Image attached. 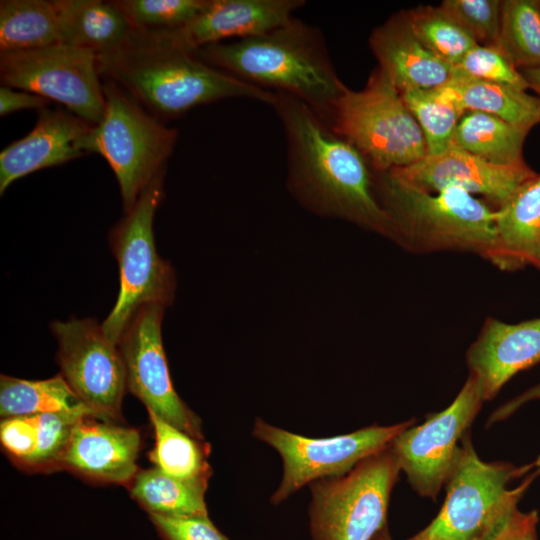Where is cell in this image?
Instances as JSON below:
<instances>
[{
    "instance_id": "6da1fadb",
    "label": "cell",
    "mask_w": 540,
    "mask_h": 540,
    "mask_svg": "<svg viewBox=\"0 0 540 540\" xmlns=\"http://www.w3.org/2000/svg\"><path fill=\"white\" fill-rule=\"evenodd\" d=\"M287 147L289 179L310 206L392 238L367 159L300 99L275 92Z\"/></svg>"
},
{
    "instance_id": "7a4b0ae2",
    "label": "cell",
    "mask_w": 540,
    "mask_h": 540,
    "mask_svg": "<svg viewBox=\"0 0 540 540\" xmlns=\"http://www.w3.org/2000/svg\"><path fill=\"white\" fill-rule=\"evenodd\" d=\"M97 65L103 80L119 86L160 120L229 98H248L272 107L277 101L275 92L204 62L166 31L134 29L122 45L98 54Z\"/></svg>"
},
{
    "instance_id": "3957f363",
    "label": "cell",
    "mask_w": 540,
    "mask_h": 540,
    "mask_svg": "<svg viewBox=\"0 0 540 540\" xmlns=\"http://www.w3.org/2000/svg\"><path fill=\"white\" fill-rule=\"evenodd\" d=\"M192 52L240 80L300 99L326 123L347 88L333 67L321 31L294 17L264 34Z\"/></svg>"
},
{
    "instance_id": "277c9868",
    "label": "cell",
    "mask_w": 540,
    "mask_h": 540,
    "mask_svg": "<svg viewBox=\"0 0 540 540\" xmlns=\"http://www.w3.org/2000/svg\"><path fill=\"white\" fill-rule=\"evenodd\" d=\"M379 201L392 239L414 254L471 253L489 261L496 240V209L456 188L428 192L379 172Z\"/></svg>"
},
{
    "instance_id": "5b68a950",
    "label": "cell",
    "mask_w": 540,
    "mask_h": 540,
    "mask_svg": "<svg viewBox=\"0 0 540 540\" xmlns=\"http://www.w3.org/2000/svg\"><path fill=\"white\" fill-rule=\"evenodd\" d=\"M532 463L486 462L476 453L469 433L461 442L437 516L415 540H492L502 529L535 479Z\"/></svg>"
},
{
    "instance_id": "8992f818",
    "label": "cell",
    "mask_w": 540,
    "mask_h": 540,
    "mask_svg": "<svg viewBox=\"0 0 540 540\" xmlns=\"http://www.w3.org/2000/svg\"><path fill=\"white\" fill-rule=\"evenodd\" d=\"M105 110L101 120L80 139L83 154L98 153L119 184L124 212L165 169L178 132L149 113L119 86L104 80Z\"/></svg>"
},
{
    "instance_id": "52a82bcc",
    "label": "cell",
    "mask_w": 540,
    "mask_h": 540,
    "mask_svg": "<svg viewBox=\"0 0 540 540\" xmlns=\"http://www.w3.org/2000/svg\"><path fill=\"white\" fill-rule=\"evenodd\" d=\"M162 170L141 192L109 235L117 260L120 289L112 310L101 324L110 341L118 345L136 313L147 305L171 304L175 289L174 271L155 246L153 221L164 197Z\"/></svg>"
},
{
    "instance_id": "ba28073f",
    "label": "cell",
    "mask_w": 540,
    "mask_h": 540,
    "mask_svg": "<svg viewBox=\"0 0 540 540\" xmlns=\"http://www.w3.org/2000/svg\"><path fill=\"white\" fill-rule=\"evenodd\" d=\"M327 124L378 172L408 166L427 155L418 122L380 67L363 89L346 88Z\"/></svg>"
},
{
    "instance_id": "9c48e42d",
    "label": "cell",
    "mask_w": 540,
    "mask_h": 540,
    "mask_svg": "<svg viewBox=\"0 0 540 540\" xmlns=\"http://www.w3.org/2000/svg\"><path fill=\"white\" fill-rule=\"evenodd\" d=\"M400 472L389 445L344 475L312 482V539L372 540L387 525L390 496Z\"/></svg>"
},
{
    "instance_id": "30bf717a",
    "label": "cell",
    "mask_w": 540,
    "mask_h": 540,
    "mask_svg": "<svg viewBox=\"0 0 540 540\" xmlns=\"http://www.w3.org/2000/svg\"><path fill=\"white\" fill-rule=\"evenodd\" d=\"M415 420L380 426L371 425L352 433L327 438L295 434L257 419L252 434L281 456L283 475L271 503L280 504L306 484L341 476L363 460L386 449Z\"/></svg>"
},
{
    "instance_id": "8fae6325",
    "label": "cell",
    "mask_w": 540,
    "mask_h": 540,
    "mask_svg": "<svg viewBox=\"0 0 540 540\" xmlns=\"http://www.w3.org/2000/svg\"><path fill=\"white\" fill-rule=\"evenodd\" d=\"M0 79L2 86L56 101L92 125L105 110L97 54L88 49L57 43L0 52Z\"/></svg>"
},
{
    "instance_id": "7c38bea8",
    "label": "cell",
    "mask_w": 540,
    "mask_h": 540,
    "mask_svg": "<svg viewBox=\"0 0 540 540\" xmlns=\"http://www.w3.org/2000/svg\"><path fill=\"white\" fill-rule=\"evenodd\" d=\"M483 402L479 383L469 375L448 407L422 424H412L391 442L401 472L419 496L435 499L445 486Z\"/></svg>"
},
{
    "instance_id": "4fadbf2b",
    "label": "cell",
    "mask_w": 540,
    "mask_h": 540,
    "mask_svg": "<svg viewBox=\"0 0 540 540\" xmlns=\"http://www.w3.org/2000/svg\"><path fill=\"white\" fill-rule=\"evenodd\" d=\"M50 328L58 342L62 376L95 418L116 423L127 388L118 345L92 318L54 321Z\"/></svg>"
},
{
    "instance_id": "5bb4252c",
    "label": "cell",
    "mask_w": 540,
    "mask_h": 540,
    "mask_svg": "<svg viewBox=\"0 0 540 540\" xmlns=\"http://www.w3.org/2000/svg\"><path fill=\"white\" fill-rule=\"evenodd\" d=\"M164 306L141 308L123 332L118 347L127 375V388L147 411L204 440L201 422L176 393L162 343Z\"/></svg>"
},
{
    "instance_id": "9a60e30c",
    "label": "cell",
    "mask_w": 540,
    "mask_h": 540,
    "mask_svg": "<svg viewBox=\"0 0 540 540\" xmlns=\"http://www.w3.org/2000/svg\"><path fill=\"white\" fill-rule=\"evenodd\" d=\"M415 188L439 192L456 188L482 195L499 207L536 173L524 162L499 165L461 148L453 141L441 153L426 155L408 166L386 171Z\"/></svg>"
},
{
    "instance_id": "2e32d148",
    "label": "cell",
    "mask_w": 540,
    "mask_h": 540,
    "mask_svg": "<svg viewBox=\"0 0 540 540\" xmlns=\"http://www.w3.org/2000/svg\"><path fill=\"white\" fill-rule=\"evenodd\" d=\"M466 363L483 400H492L517 373L540 363V318L519 323L486 318Z\"/></svg>"
},
{
    "instance_id": "e0dca14e",
    "label": "cell",
    "mask_w": 540,
    "mask_h": 540,
    "mask_svg": "<svg viewBox=\"0 0 540 540\" xmlns=\"http://www.w3.org/2000/svg\"><path fill=\"white\" fill-rule=\"evenodd\" d=\"M140 449L138 430L87 416L74 426L57 464L95 480L128 484L138 473Z\"/></svg>"
},
{
    "instance_id": "ac0fdd59",
    "label": "cell",
    "mask_w": 540,
    "mask_h": 540,
    "mask_svg": "<svg viewBox=\"0 0 540 540\" xmlns=\"http://www.w3.org/2000/svg\"><path fill=\"white\" fill-rule=\"evenodd\" d=\"M303 0H208L185 25L167 31L178 45L194 51L224 42L269 32L293 18Z\"/></svg>"
},
{
    "instance_id": "d6986e66",
    "label": "cell",
    "mask_w": 540,
    "mask_h": 540,
    "mask_svg": "<svg viewBox=\"0 0 540 540\" xmlns=\"http://www.w3.org/2000/svg\"><path fill=\"white\" fill-rule=\"evenodd\" d=\"M92 126L62 109L38 110L33 129L0 153V194L19 178L84 155L78 143Z\"/></svg>"
},
{
    "instance_id": "ffe728a7",
    "label": "cell",
    "mask_w": 540,
    "mask_h": 540,
    "mask_svg": "<svg viewBox=\"0 0 540 540\" xmlns=\"http://www.w3.org/2000/svg\"><path fill=\"white\" fill-rule=\"evenodd\" d=\"M379 67L399 92L445 85L454 66L425 48L411 32L404 14L375 28L369 39Z\"/></svg>"
},
{
    "instance_id": "44dd1931",
    "label": "cell",
    "mask_w": 540,
    "mask_h": 540,
    "mask_svg": "<svg viewBox=\"0 0 540 540\" xmlns=\"http://www.w3.org/2000/svg\"><path fill=\"white\" fill-rule=\"evenodd\" d=\"M496 240L489 260L502 271L540 269V174L496 208Z\"/></svg>"
},
{
    "instance_id": "7402d4cb",
    "label": "cell",
    "mask_w": 540,
    "mask_h": 540,
    "mask_svg": "<svg viewBox=\"0 0 540 540\" xmlns=\"http://www.w3.org/2000/svg\"><path fill=\"white\" fill-rule=\"evenodd\" d=\"M60 43L102 54L122 45L133 27L112 1L54 0Z\"/></svg>"
},
{
    "instance_id": "603a6c76",
    "label": "cell",
    "mask_w": 540,
    "mask_h": 540,
    "mask_svg": "<svg viewBox=\"0 0 540 540\" xmlns=\"http://www.w3.org/2000/svg\"><path fill=\"white\" fill-rule=\"evenodd\" d=\"M441 88L464 112L491 114L526 130L540 122V96L525 88L455 73Z\"/></svg>"
},
{
    "instance_id": "cb8c5ba5",
    "label": "cell",
    "mask_w": 540,
    "mask_h": 540,
    "mask_svg": "<svg viewBox=\"0 0 540 540\" xmlns=\"http://www.w3.org/2000/svg\"><path fill=\"white\" fill-rule=\"evenodd\" d=\"M47 413H74L94 417L61 373L44 380L1 375L0 415L3 418Z\"/></svg>"
},
{
    "instance_id": "d4e9b609",
    "label": "cell",
    "mask_w": 540,
    "mask_h": 540,
    "mask_svg": "<svg viewBox=\"0 0 540 540\" xmlns=\"http://www.w3.org/2000/svg\"><path fill=\"white\" fill-rule=\"evenodd\" d=\"M208 479H181L154 467L138 471L129 483L130 494L148 515H208L205 502Z\"/></svg>"
},
{
    "instance_id": "484cf974",
    "label": "cell",
    "mask_w": 540,
    "mask_h": 540,
    "mask_svg": "<svg viewBox=\"0 0 540 540\" xmlns=\"http://www.w3.org/2000/svg\"><path fill=\"white\" fill-rule=\"evenodd\" d=\"M57 43L60 29L54 0L0 1V52L33 50Z\"/></svg>"
},
{
    "instance_id": "4316f807",
    "label": "cell",
    "mask_w": 540,
    "mask_h": 540,
    "mask_svg": "<svg viewBox=\"0 0 540 540\" xmlns=\"http://www.w3.org/2000/svg\"><path fill=\"white\" fill-rule=\"evenodd\" d=\"M528 132L494 115L467 111L457 125L453 142L492 163L512 165L523 161Z\"/></svg>"
},
{
    "instance_id": "83f0119b",
    "label": "cell",
    "mask_w": 540,
    "mask_h": 540,
    "mask_svg": "<svg viewBox=\"0 0 540 540\" xmlns=\"http://www.w3.org/2000/svg\"><path fill=\"white\" fill-rule=\"evenodd\" d=\"M154 430L155 444L150 460L156 468L181 479L210 478L207 462L209 446L152 411H147Z\"/></svg>"
},
{
    "instance_id": "f1b7e54d",
    "label": "cell",
    "mask_w": 540,
    "mask_h": 540,
    "mask_svg": "<svg viewBox=\"0 0 540 540\" xmlns=\"http://www.w3.org/2000/svg\"><path fill=\"white\" fill-rule=\"evenodd\" d=\"M498 44L519 70L540 66V1H502Z\"/></svg>"
},
{
    "instance_id": "f546056e",
    "label": "cell",
    "mask_w": 540,
    "mask_h": 540,
    "mask_svg": "<svg viewBox=\"0 0 540 540\" xmlns=\"http://www.w3.org/2000/svg\"><path fill=\"white\" fill-rule=\"evenodd\" d=\"M400 93L423 132L427 155L443 152L453 141L465 112L441 87L410 89Z\"/></svg>"
},
{
    "instance_id": "4dcf8cb0",
    "label": "cell",
    "mask_w": 540,
    "mask_h": 540,
    "mask_svg": "<svg viewBox=\"0 0 540 540\" xmlns=\"http://www.w3.org/2000/svg\"><path fill=\"white\" fill-rule=\"evenodd\" d=\"M418 41L455 66L477 42L440 7H419L403 13Z\"/></svg>"
},
{
    "instance_id": "1f68e13d",
    "label": "cell",
    "mask_w": 540,
    "mask_h": 540,
    "mask_svg": "<svg viewBox=\"0 0 540 540\" xmlns=\"http://www.w3.org/2000/svg\"><path fill=\"white\" fill-rule=\"evenodd\" d=\"M208 0H114V5L138 31H170L193 19Z\"/></svg>"
},
{
    "instance_id": "d6a6232c",
    "label": "cell",
    "mask_w": 540,
    "mask_h": 540,
    "mask_svg": "<svg viewBox=\"0 0 540 540\" xmlns=\"http://www.w3.org/2000/svg\"><path fill=\"white\" fill-rule=\"evenodd\" d=\"M453 73L525 89L530 88L521 71L499 44H477L454 66Z\"/></svg>"
},
{
    "instance_id": "836d02e7",
    "label": "cell",
    "mask_w": 540,
    "mask_h": 540,
    "mask_svg": "<svg viewBox=\"0 0 540 540\" xmlns=\"http://www.w3.org/2000/svg\"><path fill=\"white\" fill-rule=\"evenodd\" d=\"M439 7L477 44H498L502 1L444 0Z\"/></svg>"
},
{
    "instance_id": "e575fe53",
    "label": "cell",
    "mask_w": 540,
    "mask_h": 540,
    "mask_svg": "<svg viewBox=\"0 0 540 540\" xmlns=\"http://www.w3.org/2000/svg\"><path fill=\"white\" fill-rule=\"evenodd\" d=\"M39 416L37 449L26 465L42 467L57 464L76 423L83 415L74 413H47Z\"/></svg>"
},
{
    "instance_id": "d590c367",
    "label": "cell",
    "mask_w": 540,
    "mask_h": 540,
    "mask_svg": "<svg viewBox=\"0 0 540 540\" xmlns=\"http://www.w3.org/2000/svg\"><path fill=\"white\" fill-rule=\"evenodd\" d=\"M149 518L164 540H228L208 515L161 516Z\"/></svg>"
},
{
    "instance_id": "8d00e7d4",
    "label": "cell",
    "mask_w": 540,
    "mask_h": 540,
    "mask_svg": "<svg viewBox=\"0 0 540 540\" xmlns=\"http://www.w3.org/2000/svg\"><path fill=\"white\" fill-rule=\"evenodd\" d=\"M39 439V416H13L2 419L0 440L15 459L27 464L34 455Z\"/></svg>"
},
{
    "instance_id": "74e56055",
    "label": "cell",
    "mask_w": 540,
    "mask_h": 540,
    "mask_svg": "<svg viewBox=\"0 0 540 540\" xmlns=\"http://www.w3.org/2000/svg\"><path fill=\"white\" fill-rule=\"evenodd\" d=\"M537 510L517 509L492 540H537Z\"/></svg>"
},
{
    "instance_id": "f35d334b",
    "label": "cell",
    "mask_w": 540,
    "mask_h": 540,
    "mask_svg": "<svg viewBox=\"0 0 540 540\" xmlns=\"http://www.w3.org/2000/svg\"><path fill=\"white\" fill-rule=\"evenodd\" d=\"M49 101L39 95L24 91L15 90L7 86L0 87V115L6 116L10 113L23 109H36L37 111L47 107Z\"/></svg>"
},
{
    "instance_id": "ab89813d",
    "label": "cell",
    "mask_w": 540,
    "mask_h": 540,
    "mask_svg": "<svg viewBox=\"0 0 540 540\" xmlns=\"http://www.w3.org/2000/svg\"><path fill=\"white\" fill-rule=\"evenodd\" d=\"M536 400H540V382L493 411L487 420L486 426L489 427L492 424L507 419L523 405Z\"/></svg>"
},
{
    "instance_id": "60d3db41",
    "label": "cell",
    "mask_w": 540,
    "mask_h": 540,
    "mask_svg": "<svg viewBox=\"0 0 540 540\" xmlns=\"http://www.w3.org/2000/svg\"><path fill=\"white\" fill-rule=\"evenodd\" d=\"M530 88L536 90L540 95V66L520 70Z\"/></svg>"
},
{
    "instance_id": "b9f144b4",
    "label": "cell",
    "mask_w": 540,
    "mask_h": 540,
    "mask_svg": "<svg viewBox=\"0 0 540 540\" xmlns=\"http://www.w3.org/2000/svg\"><path fill=\"white\" fill-rule=\"evenodd\" d=\"M372 540H393L392 537L390 536V533H389V530H388V527L387 525L381 529L374 537Z\"/></svg>"
},
{
    "instance_id": "7bdbcfd3",
    "label": "cell",
    "mask_w": 540,
    "mask_h": 540,
    "mask_svg": "<svg viewBox=\"0 0 540 540\" xmlns=\"http://www.w3.org/2000/svg\"><path fill=\"white\" fill-rule=\"evenodd\" d=\"M533 469L531 472H533L536 477L540 475V455L536 458L534 462H532Z\"/></svg>"
},
{
    "instance_id": "ee69618b",
    "label": "cell",
    "mask_w": 540,
    "mask_h": 540,
    "mask_svg": "<svg viewBox=\"0 0 540 540\" xmlns=\"http://www.w3.org/2000/svg\"><path fill=\"white\" fill-rule=\"evenodd\" d=\"M407 540H415V539H414L413 537H411V538H409V539H407Z\"/></svg>"
}]
</instances>
